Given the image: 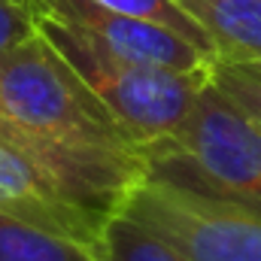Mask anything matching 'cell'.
<instances>
[{
	"mask_svg": "<svg viewBox=\"0 0 261 261\" xmlns=\"http://www.w3.org/2000/svg\"><path fill=\"white\" fill-rule=\"evenodd\" d=\"M0 213H9L15 219L34 222L46 231L82 243H97L100 228L107 222L64 197L34 164H28L6 143H0Z\"/></svg>",
	"mask_w": 261,
	"mask_h": 261,
	"instance_id": "6",
	"label": "cell"
},
{
	"mask_svg": "<svg viewBox=\"0 0 261 261\" xmlns=\"http://www.w3.org/2000/svg\"><path fill=\"white\" fill-rule=\"evenodd\" d=\"M186 261H261V213L252 206L143 179L122 203Z\"/></svg>",
	"mask_w": 261,
	"mask_h": 261,
	"instance_id": "4",
	"label": "cell"
},
{
	"mask_svg": "<svg viewBox=\"0 0 261 261\" xmlns=\"http://www.w3.org/2000/svg\"><path fill=\"white\" fill-rule=\"evenodd\" d=\"M146 179L234 200L261 213V125L210 79L182 122L143 149Z\"/></svg>",
	"mask_w": 261,
	"mask_h": 261,
	"instance_id": "2",
	"label": "cell"
},
{
	"mask_svg": "<svg viewBox=\"0 0 261 261\" xmlns=\"http://www.w3.org/2000/svg\"><path fill=\"white\" fill-rule=\"evenodd\" d=\"M37 12L61 21L67 28H73L76 34L100 43L103 49L130 58V61H143V64L167 67L176 73H206L210 70V55H203L197 46L189 40H182L179 34L134 18L125 12L107 9L94 0H28Z\"/></svg>",
	"mask_w": 261,
	"mask_h": 261,
	"instance_id": "5",
	"label": "cell"
},
{
	"mask_svg": "<svg viewBox=\"0 0 261 261\" xmlns=\"http://www.w3.org/2000/svg\"><path fill=\"white\" fill-rule=\"evenodd\" d=\"M37 34V18L31 3L18 0H0V52L15 49L18 43L31 40Z\"/></svg>",
	"mask_w": 261,
	"mask_h": 261,
	"instance_id": "12",
	"label": "cell"
},
{
	"mask_svg": "<svg viewBox=\"0 0 261 261\" xmlns=\"http://www.w3.org/2000/svg\"><path fill=\"white\" fill-rule=\"evenodd\" d=\"M206 79L261 125V61H210Z\"/></svg>",
	"mask_w": 261,
	"mask_h": 261,
	"instance_id": "11",
	"label": "cell"
},
{
	"mask_svg": "<svg viewBox=\"0 0 261 261\" xmlns=\"http://www.w3.org/2000/svg\"><path fill=\"white\" fill-rule=\"evenodd\" d=\"M203 31L213 61H261V0H176Z\"/></svg>",
	"mask_w": 261,
	"mask_h": 261,
	"instance_id": "7",
	"label": "cell"
},
{
	"mask_svg": "<svg viewBox=\"0 0 261 261\" xmlns=\"http://www.w3.org/2000/svg\"><path fill=\"white\" fill-rule=\"evenodd\" d=\"M0 143L100 219L146 179L143 149L40 31L0 52Z\"/></svg>",
	"mask_w": 261,
	"mask_h": 261,
	"instance_id": "1",
	"label": "cell"
},
{
	"mask_svg": "<svg viewBox=\"0 0 261 261\" xmlns=\"http://www.w3.org/2000/svg\"><path fill=\"white\" fill-rule=\"evenodd\" d=\"M0 261H97V243H82L0 213Z\"/></svg>",
	"mask_w": 261,
	"mask_h": 261,
	"instance_id": "8",
	"label": "cell"
},
{
	"mask_svg": "<svg viewBox=\"0 0 261 261\" xmlns=\"http://www.w3.org/2000/svg\"><path fill=\"white\" fill-rule=\"evenodd\" d=\"M94 3H100L107 9H116V12H125V15H134V18H143V21H152V24H161V28L179 34L182 40H189L203 55L213 58L210 40L203 37V31L197 28L195 21L179 9L176 0H94Z\"/></svg>",
	"mask_w": 261,
	"mask_h": 261,
	"instance_id": "10",
	"label": "cell"
},
{
	"mask_svg": "<svg viewBox=\"0 0 261 261\" xmlns=\"http://www.w3.org/2000/svg\"><path fill=\"white\" fill-rule=\"evenodd\" d=\"M34 18L49 46L76 70V76L94 91V97L113 113V119L128 130L140 149L158 143L182 122L197 88L206 79V73H176L122 58L37 9Z\"/></svg>",
	"mask_w": 261,
	"mask_h": 261,
	"instance_id": "3",
	"label": "cell"
},
{
	"mask_svg": "<svg viewBox=\"0 0 261 261\" xmlns=\"http://www.w3.org/2000/svg\"><path fill=\"white\" fill-rule=\"evenodd\" d=\"M18 3H28V0H18Z\"/></svg>",
	"mask_w": 261,
	"mask_h": 261,
	"instance_id": "13",
	"label": "cell"
},
{
	"mask_svg": "<svg viewBox=\"0 0 261 261\" xmlns=\"http://www.w3.org/2000/svg\"><path fill=\"white\" fill-rule=\"evenodd\" d=\"M97 261H186L158 234L125 213H113L97 237Z\"/></svg>",
	"mask_w": 261,
	"mask_h": 261,
	"instance_id": "9",
	"label": "cell"
}]
</instances>
